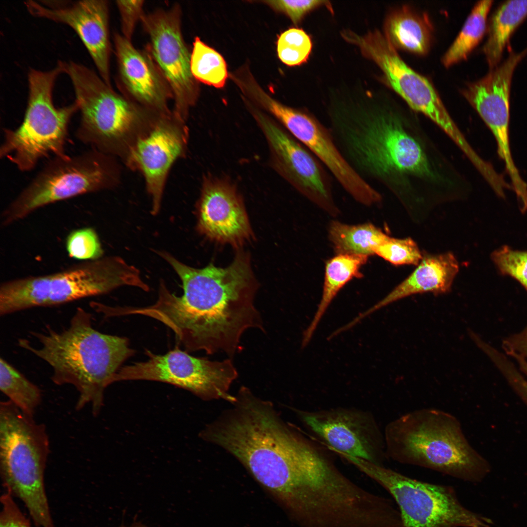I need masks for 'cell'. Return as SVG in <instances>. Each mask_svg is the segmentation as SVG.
Listing matches in <instances>:
<instances>
[{"label":"cell","mask_w":527,"mask_h":527,"mask_svg":"<svg viewBox=\"0 0 527 527\" xmlns=\"http://www.w3.org/2000/svg\"><path fill=\"white\" fill-rule=\"evenodd\" d=\"M478 337V336H476L475 337ZM475 337H474V338H475ZM474 339H473V341H474Z\"/></svg>","instance_id":"b9f144b4"},{"label":"cell","mask_w":527,"mask_h":527,"mask_svg":"<svg viewBox=\"0 0 527 527\" xmlns=\"http://www.w3.org/2000/svg\"><path fill=\"white\" fill-rule=\"evenodd\" d=\"M493 0L479 1L475 4L459 34L442 59L446 67L467 58L482 40L487 29V18Z\"/></svg>","instance_id":"83f0119b"},{"label":"cell","mask_w":527,"mask_h":527,"mask_svg":"<svg viewBox=\"0 0 527 527\" xmlns=\"http://www.w3.org/2000/svg\"><path fill=\"white\" fill-rule=\"evenodd\" d=\"M260 106L307 148L354 200L366 206L381 203L382 196L349 165L336 146L330 131L310 112L285 105L267 94Z\"/></svg>","instance_id":"2e32d148"},{"label":"cell","mask_w":527,"mask_h":527,"mask_svg":"<svg viewBox=\"0 0 527 527\" xmlns=\"http://www.w3.org/2000/svg\"><path fill=\"white\" fill-rule=\"evenodd\" d=\"M432 33L427 15L406 5L391 13L385 25L384 34L396 49L421 56L430 50Z\"/></svg>","instance_id":"cb8c5ba5"},{"label":"cell","mask_w":527,"mask_h":527,"mask_svg":"<svg viewBox=\"0 0 527 527\" xmlns=\"http://www.w3.org/2000/svg\"><path fill=\"white\" fill-rule=\"evenodd\" d=\"M116 158L97 150L52 157L2 211L8 226L37 210L84 194L113 189L121 180Z\"/></svg>","instance_id":"30bf717a"},{"label":"cell","mask_w":527,"mask_h":527,"mask_svg":"<svg viewBox=\"0 0 527 527\" xmlns=\"http://www.w3.org/2000/svg\"><path fill=\"white\" fill-rule=\"evenodd\" d=\"M189 141L186 122L172 112L162 116L151 131L140 139L122 162L130 169L140 172L157 214L170 170L185 156Z\"/></svg>","instance_id":"ac0fdd59"},{"label":"cell","mask_w":527,"mask_h":527,"mask_svg":"<svg viewBox=\"0 0 527 527\" xmlns=\"http://www.w3.org/2000/svg\"><path fill=\"white\" fill-rule=\"evenodd\" d=\"M235 396L230 408L206 426L200 437L233 455L284 505L320 465L322 447L248 388L241 387Z\"/></svg>","instance_id":"3957f363"},{"label":"cell","mask_w":527,"mask_h":527,"mask_svg":"<svg viewBox=\"0 0 527 527\" xmlns=\"http://www.w3.org/2000/svg\"><path fill=\"white\" fill-rule=\"evenodd\" d=\"M293 410L308 435L333 453L384 466V431L371 411L342 406Z\"/></svg>","instance_id":"9a60e30c"},{"label":"cell","mask_w":527,"mask_h":527,"mask_svg":"<svg viewBox=\"0 0 527 527\" xmlns=\"http://www.w3.org/2000/svg\"><path fill=\"white\" fill-rule=\"evenodd\" d=\"M145 527L143 525H142L141 524H135L132 525V526H131L130 527Z\"/></svg>","instance_id":"60d3db41"},{"label":"cell","mask_w":527,"mask_h":527,"mask_svg":"<svg viewBox=\"0 0 527 527\" xmlns=\"http://www.w3.org/2000/svg\"><path fill=\"white\" fill-rule=\"evenodd\" d=\"M249 109L265 138L273 170L328 214L339 215L330 173L322 163L273 118L251 105Z\"/></svg>","instance_id":"5bb4252c"},{"label":"cell","mask_w":527,"mask_h":527,"mask_svg":"<svg viewBox=\"0 0 527 527\" xmlns=\"http://www.w3.org/2000/svg\"><path fill=\"white\" fill-rule=\"evenodd\" d=\"M527 17V0H507L490 17L483 51L490 69L499 65L508 40Z\"/></svg>","instance_id":"484cf974"},{"label":"cell","mask_w":527,"mask_h":527,"mask_svg":"<svg viewBox=\"0 0 527 527\" xmlns=\"http://www.w3.org/2000/svg\"><path fill=\"white\" fill-rule=\"evenodd\" d=\"M512 357L516 361L521 372L527 376V360L517 355H513Z\"/></svg>","instance_id":"ab89813d"},{"label":"cell","mask_w":527,"mask_h":527,"mask_svg":"<svg viewBox=\"0 0 527 527\" xmlns=\"http://www.w3.org/2000/svg\"><path fill=\"white\" fill-rule=\"evenodd\" d=\"M345 460L385 489L400 512L402 527H490L492 521L465 507L454 488L411 478L385 466Z\"/></svg>","instance_id":"8fae6325"},{"label":"cell","mask_w":527,"mask_h":527,"mask_svg":"<svg viewBox=\"0 0 527 527\" xmlns=\"http://www.w3.org/2000/svg\"><path fill=\"white\" fill-rule=\"evenodd\" d=\"M181 18V8L175 4L144 14L141 21L150 40L146 49L171 90L172 112L187 122L199 88L191 72V54L182 36Z\"/></svg>","instance_id":"e0dca14e"},{"label":"cell","mask_w":527,"mask_h":527,"mask_svg":"<svg viewBox=\"0 0 527 527\" xmlns=\"http://www.w3.org/2000/svg\"><path fill=\"white\" fill-rule=\"evenodd\" d=\"M0 389L22 412L34 417L41 402V389L2 357L0 358Z\"/></svg>","instance_id":"f1b7e54d"},{"label":"cell","mask_w":527,"mask_h":527,"mask_svg":"<svg viewBox=\"0 0 527 527\" xmlns=\"http://www.w3.org/2000/svg\"><path fill=\"white\" fill-rule=\"evenodd\" d=\"M503 347L508 355L516 354L527 360V326L504 340Z\"/></svg>","instance_id":"f35d334b"},{"label":"cell","mask_w":527,"mask_h":527,"mask_svg":"<svg viewBox=\"0 0 527 527\" xmlns=\"http://www.w3.org/2000/svg\"><path fill=\"white\" fill-rule=\"evenodd\" d=\"M264 2L274 9L284 13L295 25L311 10L322 5H330L327 1L318 0H268Z\"/></svg>","instance_id":"d590c367"},{"label":"cell","mask_w":527,"mask_h":527,"mask_svg":"<svg viewBox=\"0 0 527 527\" xmlns=\"http://www.w3.org/2000/svg\"><path fill=\"white\" fill-rule=\"evenodd\" d=\"M49 453L45 426L9 400L0 403V471L5 491L20 500L38 527H55L44 486Z\"/></svg>","instance_id":"52a82bcc"},{"label":"cell","mask_w":527,"mask_h":527,"mask_svg":"<svg viewBox=\"0 0 527 527\" xmlns=\"http://www.w3.org/2000/svg\"><path fill=\"white\" fill-rule=\"evenodd\" d=\"M65 247L70 258L83 261L99 259L103 254L98 236L90 227L71 231L66 237Z\"/></svg>","instance_id":"1f68e13d"},{"label":"cell","mask_w":527,"mask_h":527,"mask_svg":"<svg viewBox=\"0 0 527 527\" xmlns=\"http://www.w3.org/2000/svg\"><path fill=\"white\" fill-rule=\"evenodd\" d=\"M80 113L76 137L90 148L122 162L138 142L163 115L116 92L94 70L73 61H64Z\"/></svg>","instance_id":"8992f818"},{"label":"cell","mask_w":527,"mask_h":527,"mask_svg":"<svg viewBox=\"0 0 527 527\" xmlns=\"http://www.w3.org/2000/svg\"><path fill=\"white\" fill-rule=\"evenodd\" d=\"M138 281L133 265L117 256L101 258L58 272L5 281L0 286V302L10 314L104 294L123 285L135 286Z\"/></svg>","instance_id":"9c48e42d"},{"label":"cell","mask_w":527,"mask_h":527,"mask_svg":"<svg viewBox=\"0 0 527 527\" xmlns=\"http://www.w3.org/2000/svg\"><path fill=\"white\" fill-rule=\"evenodd\" d=\"M459 264L450 252L423 255L415 270L383 299L349 323L353 326L374 312L412 295L430 292L445 294L451 289Z\"/></svg>","instance_id":"603a6c76"},{"label":"cell","mask_w":527,"mask_h":527,"mask_svg":"<svg viewBox=\"0 0 527 527\" xmlns=\"http://www.w3.org/2000/svg\"><path fill=\"white\" fill-rule=\"evenodd\" d=\"M0 503V527H31L29 521L9 493L5 491L1 496Z\"/></svg>","instance_id":"74e56055"},{"label":"cell","mask_w":527,"mask_h":527,"mask_svg":"<svg viewBox=\"0 0 527 527\" xmlns=\"http://www.w3.org/2000/svg\"><path fill=\"white\" fill-rule=\"evenodd\" d=\"M144 0H117L116 5L121 20L122 35L131 41L138 22L144 15Z\"/></svg>","instance_id":"8d00e7d4"},{"label":"cell","mask_w":527,"mask_h":527,"mask_svg":"<svg viewBox=\"0 0 527 527\" xmlns=\"http://www.w3.org/2000/svg\"><path fill=\"white\" fill-rule=\"evenodd\" d=\"M312 48L310 36L300 28H291L284 31L277 41L278 57L283 63L290 66L306 62Z\"/></svg>","instance_id":"4dcf8cb0"},{"label":"cell","mask_w":527,"mask_h":527,"mask_svg":"<svg viewBox=\"0 0 527 527\" xmlns=\"http://www.w3.org/2000/svg\"><path fill=\"white\" fill-rule=\"evenodd\" d=\"M47 329L31 332L38 347L24 339L19 340V346L50 366L55 384L76 388L79 393L77 410L90 404L92 414L97 415L103 406L105 389L113 384L122 364L135 352L128 340L95 329L91 314L81 307L76 309L66 329Z\"/></svg>","instance_id":"277c9868"},{"label":"cell","mask_w":527,"mask_h":527,"mask_svg":"<svg viewBox=\"0 0 527 527\" xmlns=\"http://www.w3.org/2000/svg\"><path fill=\"white\" fill-rule=\"evenodd\" d=\"M484 352L489 357L509 383L527 404V380L502 353L490 345Z\"/></svg>","instance_id":"e575fe53"},{"label":"cell","mask_w":527,"mask_h":527,"mask_svg":"<svg viewBox=\"0 0 527 527\" xmlns=\"http://www.w3.org/2000/svg\"><path fill=\"white\" fill-rule=\"evenodd\" d=\"M28 12L71 27L84 44L98 74L111 85L109 11L107 1L85 0L63 6L51 7L34 0L24 2Z\"/></svg>","instance_id":"ffe728a7"},{"label":"cell","mask_w":527,"mask_h":527,"mask_svg":"<svg viewBox=\"0 0 527 527\" xmlns=\"http://www.w3.org/2000/svg\"><path fill=\"white\" fill-rule=\"evenodd\" d=\"M61 73L63 61L49 70L30 68L23 120L15 129H4L0 157L21 172L31 171L40 160L49 156L65 154L69 124L78 107L75 101L59 107L54 103V87Z\"/></svg>","instance_id":"ba28073f"},{"label":"cell","mask_w":527,"mask_h":527,"mask_svg":"<svg viewBox=\"0 0 527 527\" xmlns=\"http://www.w3.org/2000/svg\"><path fill=\"white\" fill-rule=\"evenodd\" d=\"M368 258L365 255L336 254L326 262L322 298L311 322L304 333L303 347L310 342L323 315L340 290L353 278L363 276L360 270Z\"/></svg>","instance_id":"d4e9b609"},{"label":"cell","mask_w":527,"mask_h":527,"mask_svg":"<svg viewBox=\"0 0 527 527\" xmlns=\"http://www.w3.org/2000/svg\"><path fill=\"white\" fill-rule=\"evenodd\" d=\"M191 70L196 81L217 88L223 87L228 77L222 55L196 37L191 53Z\"/></svg>","instance_id":"f546056e"},{"label":"cell","mask_w":527,"mask_h":527,"mask_svg":"<svg viewBox=\"0 0 527 527\" xmlns=\"http://www.w3.org/2000/svg\"><path fill=\"white\" fill-rule=\"evenodd\" d=\"M196 208L198 230L210 240L239 249L253 239L242 196L226 176H203Z\"/></svg>","instance_id":"d6986e66"},{"label":"cell","mask_w":527,"mask_h":527,"mask_svg":"<svg viewBox=\"0 0 527 527\" xmlns=\"http://www.w3.org/2000/svg\"><path fill=\"white\" fill-rule=\"evenodd\" d=\"M384 434L387 458L399 463L471 483L488 472L487 462L469 443L459 420L445 411H411L389 422Z\"/></svg>","instance_id":"5b68a950"},{"label":"cell","mask_w":527,"mask_h":527,"mask_svg":"<svg viewBox=\"0 0 527 527\" xmlns=\"http://www.w3.org/2000/svg\"><path fill=\"white\" fill-rule=\"evenodd\" d=\"M328 237L336 254L369 256L389 237L371 223L350 225L332 221Z\"/></svg>","instance_id":"4316f807"},{"label":"cell","mask_w":527,"mask_h":527,"mask_svg":"<svg viewBox=\"0 0 527 527\" xmlns=\"http://www.w3.org/2000/svg\"><path fill=\"white\" fill-rule=\"evenodd\" d=\"M414 112L385 98L353 99L328 126L344 159L364 180L383 185L410 209L464 198L470 183Z\"/></svg>","instance_id":"6da1fadb"},{"label":"cell","mask_w":527,"mask_h":527,"mask_svg":"<svg viewBox=\"0 0 527 527\" xmlns=\"http://www.w3.org/2000/svg\"><path fill=\"white\" fill-rule=\"evenodd\" d=\"M343 38L358 47L363 55L380 68L388 85L407 106L437 125L459 149L468 141L449 114L429 81L408 66L387 38L375 30L364 35L344 31Z\"/></svg>","instance_id":"7c38bea8"},{"label":"cell","mask_w":527,"mask_h":527,"mask_svg":"<svg viewBox=\"0 0 527 527\" xmlns=\"http://www.w3.org/2000/svg\"><path fill=\"white\" fill-rule=\"evenodd\" d=\"M114 42L122 94L157 113H171V90L149 51L136 48L119 33L114 35Z\"/></svg>","instance_id":"44dd1931"},{"label":"cell","mask_w":527,"mask_h":527,"mask_svg":"<svg viewBox=\"0 0 527 527\" xmlns=\"http://www.w3.org/2000/svg\"><path fill=\"white\" fill-rule=\"evenodd\" d=\"M510 86L500 80L487 81L469 89L465 99L491 130L498 153L504 161L511 185L520 187L524 183L513 162L509 146V122Z\"/></svg>","instance_id":"7402d4cb"},{"label":"cell","mask_w":527,"mask_h":527,"mask_svg":"<svg viewBox=\"0 0 527 527\" xmlns=\"http://www.w3.org/2000/svg\"><path fill=\"white\" fill-rule=\"evenodd\" d=\"M158 254L176 271L182 283L183 294L171 293L161 281L158 298L153 304L129 307L128 315L157 320L171 329L187 351L218 352L230 358L238 349L243 333L251 328L264 331L255 306L258 288L249 255L238 250L228 266L210 264L195 268L165 251Z\"/></svg>","instance_id":"7a4b0ae2"},{"label":"cell","mask_w":527,"mask_h":527,"mask_svg":"<svg viewBox=\"0 0 527 527\" xmlns=\"http://www.w3.org/2000/svg\"><path fill=\"white\" fill-rule=\"evenodd\" d=\"M147 360L121 367L113 383L145 380L171 384L187 390L206 401L223 399L229 403L235 396L229 393L238 372L230 358L222 361L195 357L178 348L163 355L147 350Z\"/></svg>","instance_id":"4fadbf2b"},{"label":"cell","mask_w":527,"mask_h":527,"mask_svg":"<svg viewBox=\"0 0 527 527\" xmlns=\"http://www.w3.org/2000/svg\"><path fill=\"white\" fill-rule=\"evenodd\" d=\"M374 255L395 265H418L423 258L417 243L410 238L388 237L375 249Z\"/></svg>","instance_id":"d6a6232c"},{"label":"cell","mask_w":527,"mask_h":527,"mask_svg":"<svg viewBox=\"0 0 527 527\" xmlns=\"http://www.w3.org/2000/svg\"><path fill=\"white\" fill-rule=\"evenodd\" d=\"M490 258L501 274L514 279L527 292V251L503 245L493 251Z\"/></svg>","instance_id":"836d02e7"}]
</instances>
